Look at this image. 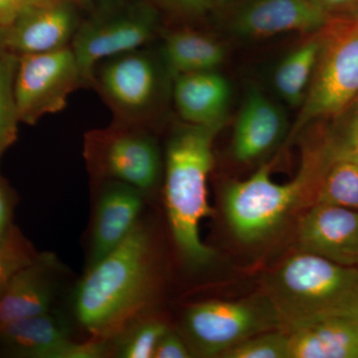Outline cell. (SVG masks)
<instances>
[{
  "label": "cell",
  "instance_id": "cell-1",
  "mask_svg": "<svg viewBox=\"0 0 358 358\" xmlns=\"http://www.w3.org/2000/svg\"><path fill=\"white\" fill-rule=\"evenodd\" d=\"M155 286L154 244L140 222L117 248L89 266L75 289V315L95 338L119 336L148 307Z\"/></svg>",
  "mask_w": 358,
  "mask_h": 358
},
{
  "label": "cell",
  "instance_id": "cell-2",
  "mask_svg": "<svg viewBox=\"0 0 358 358\" xmlns=\"http://www.w3.org/2000/svg\"><path fill=\"white\" fill-rule=\"evenodd\" d=\"M224 124L185 122L167 141L164 197L171 234L179 253L192 267L207 265L214 250L200 236V225L212 214L207 181L213 166V143Z\"/></svg>",
  "mask_w": 358,
  "mask_h": 358
},
{
  "label": "cell",
  "instance_id": "cell-3",
  "mask_svg": "<svg viewBox=\"0 0 358 358\" xmlns=\"http://www.w3.org/2000/svg\"><path fill=\"white\" fill-rule=\"evenodd\" d=\"M326 129L305 152L300 169L291 181L277 183L271 167L263 164L246 180L230 183L224 192V210L231 230L245 243L265 239L303 199L315 194L331 148Z\"/></svg>",
  "mask_w": 358,
  "mask_h": 358
},
{
  "label": "cell",
  "instance_id": "cell-4",
  "mask_svg": "<svg viewBox=\"0 0 358 358\" xmlns=\"http://www.w3.org/2000/svg\"><path fill=\"white\" fill-rule=\"evenodd\" d=\"M266 296L285 331L327 317H358V268L303 252L268 275Z\"/></svg>",
  "mask_w": 358,
  "mask_h": 358
},
{
  "label": "cell",
  "instance_id": "cell-5",
  "mask_svg": "<svg viewBox=\"0 0 358 358\" xmlns=\"http://www.w3.org/2000/svg\"><path fill=\"white\" fill-rule=\"evenodd\" d=\"M358 96V16L326 26L312 81L289 140L310 122L338 119Z\"/></svg>",
  "mask_w": 358,
  "mask_h": 358
},
{
  "label": "cell",
  "instance_id": "cell-6",
  "mask_svg": "<svg viewBox=\"0 0 358 358\" xmlns=\"http://www.w3.org/2000/svg\"><path fill=\"white\" fill-rule=\"evenodd\" d=\"M182 326L190 352L201 357H220L245 339L284 329L267 296L196 303L186 310Z\"/></svg>",
  "mask_w": 358,
  "mask_h": 358
},
{
  "label": "cell",
  "instance_id": "cell-7",
  "mask_svg": "<svg viewBox=\"0 0 358 358\" xmlns=\"http://www.w3.org/2000/svg\"><path fill=\"white\" fill-rule=\"evenodd\" d=\"M85 157L96 178L126 183L143 194L157 187L164 171L155 136L147 128L121 122L89 131Z\"/></svg>",
  "mask_w": 358,
  "mask_h": 358
},
{
  "label": "cell",
  "instance_id": "cell-8",
  "mask_svg": "<svg viewBox=\"0 0 358 358\" xmlns=\"http://www.w3.org/2000/svg\"><path fill=\"white\" fill-rule=\"evenodd\" d=\"M166 68L150 52H128L103 61L94 71L93 88L115 115V121L147 128L164 90Z\"/></svg>",
  "mask_w": 358,
  "mask_h": 358
},
{
  "label": "cell",
  "instance_id": "cell-9",
  "mask_svg": "<svg viewBox=\"0 0 358 358\" xmlns=\"http://www.w3.org/2000/svg\"><path fill=\"white\" fill-rule=\"evenodd\" d=\"M79 88H85V82L71 45L18 58L14 95L21 122L31 126L44 115L57 114Z\"/></svg>",
  "mask_w": 358,
  "mask_h": 358
},
{
  "label": "cell",
  "instance_id": "cell-10",
  "mask_svg": "<svg viewBox=\"0 0 358 358\" xmlns=\"http://www.w3.org/2000/svg\"><path fill=\"white\" fill-rule=\"evenodd\" d=\"M157 28V14L145 6L98 16L79 26L71 47L83 75L85 88H93L96 66L107 59L143 48L154 38Z\"/></svg>",
  "mask_w": 358,
  "mask_h": 358
},
{
  "label": "cell",
  "instance_id": "cell-11",
  "mask_svg": "<svg viewBox=\"0 0 358 358\" xmlns=\"http://www.w3.org/2000/svg\"><path fill=\"white\" fill-rule=\"evenodd\" d=\"M0 353L16 358H101L108 353V343L96 338L72 341L67 322L48 312L0 327Z\"/></svg>",
  "mask_w": 358,
  "mask_h": 358
},
{
  "label": "cell",
  "instance_id": "cell-12",
  "mask_svg": "<svg viewBox=\"0 0 358 358\" xmlns=\"http://www.w3.org/2000/svg\"><path fill=\"white\" fill-rule=\"evenodd\" d=\"M333 20L310 0H248L233 11L231 31L262 39L282 33L319 31Z\"/></svg>",
  "mask_w": 358,
  "mask_h": 358
},
{
  "label": "cell",
  "instance_id": "cell-13",
  "mask_svg": "<svg viewBox=\"0 0 358 358\" xmlns=\"http://www.w3.org/2000/svg\"><path fill=\"white\" fill-rule=\"evenodd\" d=\"M298 241L306 253L339 265L358 266V211L315 203L301 219Z\"/></svg>",
  "mask_w": 358,
  "mask_h": 358
},
{
  "label": "cell",
  "instance_id": "cell-14",
  "mask_svg": "<svg viewBox=\"0 0 358 358\" xmlns=\"http://www.w3.org/2000/svg\"><path fill=\"white\" fill-rule=\"evenodd\" d=\"M69 0L33 7L6 28L4 48L16 55L46 53L70 46L78 20Z\"/></svg>",
  "mask_w": 358,
  "mask_h": 358
},
{
  "label": "cell",
  "instance_id": "cell-15",
  "mask_svg": "<svg viewBox=\"0 0 358 358\" xmlns=\"http://www.w3.org/2000/svg\"><path fill=\"white\" fill-rule=\"evenodd\" d=\"M287 133L284 110L253 85L238 113L233 134L232 154L240 162H251L268 154Z\"/></svg>",
  "mask_w": 358,
  "mask_h": 358
},
{
  "label": "cell",
  "instance_id": "cell-16",
  "mask_svg": "<svg viewBox=\"0 0 358 358\" xmlns=\"http://www.w3.org/2000/svg\"><path fill=\"white\" fill-rule=\"evenodd\" d=\"M143 193L120 181H105L96 201L89 266L117 248L138 226Z\"/></svg>",
  "mask_w": 358,
  "mask_h": 358
},
{
  "label": "cell",
  "instance_id": "cell-17",
  "mask_svg": "<svg viewBox=\"0 0 358 358\" xmlns=\"http://www.w3.org/2000/svg\"><path fill=\"white\" fill-rule=\"evenodd\" d=\"M55 257L37 254L20 268L0 293V327L51 312L56 294Z\"/></svg>",
  "mask_w": 358,
  "mask_h": 358
},
{
  "label": "cell",
  "instance_id": "cell-18",
  "mask_svg": "<svg viewBox=\"0 0 358 358\" xmlns=\"http://www.w3.org/2000/svg\"><path fill=\"white\" fill-rule=\"evenodd\" d=\"M173 96L181 119L187 124H225L231 100L230 82L216 70L173 78Z\"/></svg>",
  "mask_w": 358,
  "mask_h": 358
},
{
  "label": "cell",
  "instance_id": "cell-19",
  "mask_svg": "<svg viewBox=\"0 0 358 358\" xmlns=\"http://www.w3.org/2000/svg\"><path fill=\"white\" fill-rule=\"evenodd\" d=\"M287 331L289 358H358V317H327Z\"/></svg>",
  "mask_w": 358,
  "mask_h": 358
},
{
  "label": "cell",
  "instance_id": "cell-20",
  "mask_svg": "<svg viewBox=\"0 0 358 358\" xmlns=\"http://www.w3.org/2000/svg\"><path fill=\"white\" fill-rule=\"evenodd\" d=\"M226 58L220 41L206 33L181 28L166 33L160 59L171 79L179 75L216 70Z\"/></svg>",
  "mask_w": 358,
  "mask_h": 358
},
{
  "label": "cell",
  "instance_id": "cell-21",
  "mask_svg": "<svg viewBox=\"0 0 358 358\" xmlns=\"http://www.w3.org/2000/svg\"><path fill=\"white\" fill-rule=\"evenodd\" d=\"M326 26L308 34L305 41L289 52L275 67L273 76L275 92L292 107H300L307 96L324 44Z\"/></svg>",
  "mask_w": 358,
  "mask_h": 358
},
{
  "label": "cell",
  "instance_id": "cell-22",
  "mask_svg": "<svg viewBox=\"0 0 358 358\" xmlns=\"http://www.w3.org/2000/svg\"><path fill=\"white\" fill-rule=\"evenodd\" d=\"M331 131V150L315 203L336 205L358 211V157L339 143L333 129Z\"/></svg>",
  "mask_w": 358,
  "mask_h": 358
},
{
  "label": "cell",
  "instance_id": "cell-23",
  "mask_svg": "<svg viewBox=\"0 0 358 358\" xmlns=\"http://www.w3.org/2000/svg\"><path fill=\"white\" fill-rule=\"evenodd\" d=\"M20 56L4 50L0 54V162L17 140L21 122L14 95V79Z\"/></svg>",
  "mask_w": 358,
  "mask_h": 358
},
{
  "label": "cell",
  "instance_id": "cell-24",
  "mask_svg": "<svg viewBox=\"0 0 358 358\" xmlns=\"http://www.w3.org/2000/svg\"><path fill=\"white\" fill-rule=\"evenodd\" d=\"M169 331L157 320L134 322L119 336L117 355L122 358H152L160 339Z\"/></svg>",
  "mask_w": 358,
  "mask_h": 358
},
{
  "label": "cell",
  "instance_id": "cell-25",
  "mask_svg": "<svg viewBox=\"0 0 358 358\" xmlns=\"http://www.w3.org/2000/svg\"><path fill=\"white\" fill-rule=\"evenodd\" d=\"M222 358H289V336L284 329L266 331L245 339L223 353Z\"/></svg>",
  "mask_w": 358,
  "mask_h": 358
},
{
  "label": "cell",
  "instance_id": "cell-26",
  "mask_svg": "<svg viewBox=\"0 0 358 358\" xmlns=\"http://www.w3.org/2000/svg\"><path fill=\"white\" fill-rule=\"evenodd\" d=\"M36 256L31 243L13 226L8 236L0 243V293L11 277Z\"/></svg>",
  "mask_w": 358,
  "mask_h": 358
},
{
  "label": "cell",
  "instance_id": "cell-27",
  "mask_svg": "<svg viewBox=\"0 0 358 358\" xmlns=\"http://www.w3.org/2000/svg\"><path fill=\"white\" fill-rule=\"evenodd\" d=\"M15 206V194L4 179L0 178V243L13 229V215Z\"/></svg>",
  "mask_w": 358,
  "mask_h": 358
},
{
  "label": "cell",
  "instance_id": "cell-28",
  "mask_svg": "<svg viewBox=\"0 0 358 358\" xmlns=\"http://www.w3.org/2000/svg\"><path fill=\"white\" fill-rule=\"evenodd\" d=\"M54 0H0V28L9 27L25 11Z\"/></svg>",
  "mask_w": 358,
  "mask_h": 358
},
{
  "label": "cell",
  "instance_id": "cell-29",
  "mask_svg": "<svg viewBox=\"0 0 358 358\" xmlns=\"http://www.w3.org/2000/svg\"><path fill=\"white\" fill-rule=\"evenodd\" d=\"M189 348L185 338L171 331H167L160 339L155 350L154 358H187L192 357Z\"/></svg>",
  "mask_w": 358,
  "mask_h": 358
},
{
  "label": "cell",
  "instance_id": "cell-30",
  "mask_svg": "<svg viewBox=\"0 0 358 358\" xmlns=\"http://www.w3.org/2000/svg\"><path fill=\"white\" fill-rule=\"evenodd\" d=\"M331 18H353L358 16V0H310Z\"/></svg>",
  "mask_w": 358,
  "mask_h": 358
},
{
  "label": "cell",
  "instance_id": "cell-31",
  "mask_svg": "<svg viewBox=\"0 0 358 358\" xmlns=\"http://www.w3.org/2000/svg\"><path fill=\"white\" fill-rule=\"evenodd\" d=\"M166 6L187 15H200L212 8V0H162Z\"/></svg>",
  "mask_w": 358,
  "mask_h": 358
},
{
  "label": "cell",
  "instance_id": "cell-32",
  "mask_svg": "<svg viewBox=\"0 0 358 358\" xmlns=\"http://www.w3.org/2000/svg\"><path fill=\"white\" fill-rule=\"evenodd\" d=\"M333 131L339 143L358 157V122L341 124L338 129H334Z\"/></svg>",
  "mask_w": 358,
  "mask_h": 358
},
{
  "label": "cell",
  "instance_id": "cell-33",
  "mask_svg": "<svg viewBox=\"0 0 358 358\" xmlns=\"http://www.w3.org/2000/svg\"><path fill=\"white\" fill-rule=\"evenodd\" d=\"M248 0H212V7H215L217 10L225 11L236 10L240 6H243Z\"/></svg>",
  "mask_w": 358,
  "mask_h": 358
},
{
  "label": "cell",
  "instance_id": "cell-34",
  "mask_svg": "<svg viewBox=\"0 0 358 358\" xmlns=\"http://www.w3.org/2000/svg\"><path fill=\"white\" fill-rule=\"evenodd\" d=\"M338 119H341L345 121L343 124H350V122H358V96L355 98V100L350 103V107L345 110V113H343Z\"/></svg>",
  "mask_w": 358,
  "mask_h": 358
},
{
  "label": "cell",
  "instance_id": "cell-35",
  "mask_svg": "<svg viewBox=\"0 0 358 358\" xmlns=\"http://www.w3.org/2000/svg\"><path fill=\"white\" fill-rule=\"evenodd\" d=\"M4 33H6V28H0V54L6 50L4 48Z\"/></svg>",
  "mask_w": 358,
  "mask_h": 358
}]
</instances>
